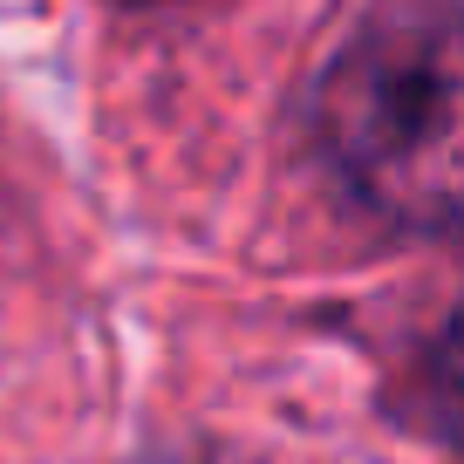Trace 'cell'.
<instances>
[{
  "label": "cell",
  "instance_id": "6da1fadb",
  "mask_svg": "<svg viewBox=\"0 0 464 464\" xmlns=\"http://www.w3.org/2000/svg\"><path fill=\"white\" fill-rule=\"evenodd\" d=\"M321 144L376 218L444 232L458 218V28L450 14L369 21L321 89Z\"/></svg>",
  "mask_w": 464,
  "mask_h": 464
}]
</instances>
